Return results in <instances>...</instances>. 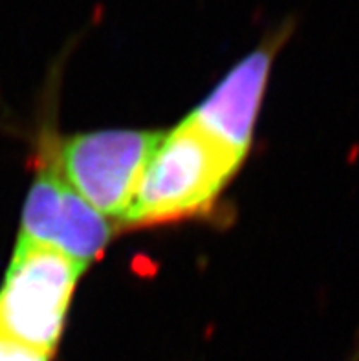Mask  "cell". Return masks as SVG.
I'll return each instance as SVG.
<instances>
[{
  "label": "cell",
  "instance_id": "obj_1",
  "mask_svg": "<svg viewBox=\"0 0 359 361\" xmlns=\"http://www.w3.org/2000/svg\"><path fill=\"white\" fill-rule=\"evenodd\" d=\"M242 160L185 119L162 133L118 226L152 228L205 213L237 174Z\"/></svg>",
  "mask_w": 359,
  "mask_h": 361
},
{
  "label": "cell",
  "instance_id": "obj_2",
  "mask_svg": "<svg viewBox=\"0 0 359 361\" xmlns=\"http://www.w3.org/2000/svg\"><path fill=\"white\" fill-rule=\"evenodd\" d=\"M83 271L51 247L17 243L0 286V334L54 354Z\"/></svg>",
  "mask_w": 359,
  "mask_h": 361
},
{
  "label": "cell",
  "instance_id": "obj_3",
  "mask_svg": "<svg viewBox=\"0 0 359 361\" xmlns=\"http://www.w3.org/2000/svg\"><path fill=\"white\" fill-rule=\"evenodd\" d=\"M159 136L130 128L75 134L61 143L55 165L79 197L119 224Z\"/></svg>",
  "mask_w": 359,
  "mask_h": 361
},
{
  "label": "cell",
  "instance_id": "obj_4",
  "mask_svg": "<svg viewBox=\"0 0 359 361\" xmlns=\"http://www.w3.org/2000/svg\"><path fill=\"white\" fill-rule=\"evenodd\" d=\"M44 160L24 202L17 243L51 247L87 270L107 250L114 224L64 182L51 156Z\"/></svg>",
  "mask_w": 359,
  "mask_h": 361
},
{
  "label": "cell",
  "instance_id": "obj_5",
  "mask_svg": "<svg viewBox=\"0 0 359 361\" xmlns=\"http://www.w3.org/2000/svg\"><path fill=\"white\" fill-rule=\"evenodd\" d=\"M291 30L293 23L288 20L242 57L209 92V96L193 110L187 121L214 143L245 158L273 61L291 35Z\"/></svg>",
  "mask_w": 359,
  "mask_h": 361
},
{
  "label": "cell",
  "instance_id": "obj_6",
  "mask_svg": "<svg viewBox=\"0 0 359 361\" xmlns=\"http://www.w3.org/2000/svg\"><path fill=\"white\" fill-rule=\"evenodd\" d=\"M54 354L0 334V361H51Z\"/></svg>",
  "mask_w": 359,
  "mask_h": 361
},
{
  "label": "cell",
  "instance_id": "obj_7",
  "mask_svg": "<svg viewBox=\"0 0 359 361\" xmlns=\"http://www.w3.org/2000/svg\"><path fill=\"white\" fill-rule=\"evenodd\" d=\"M346 361H359V345H358V347H355V350H354V353H352V356L348 357V360H346Z\"/></svg>",
  "mask_w": 359,
  "mask_h": 361
}]
</instances>
